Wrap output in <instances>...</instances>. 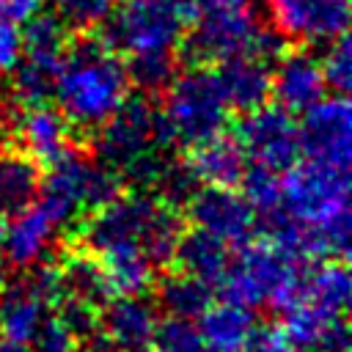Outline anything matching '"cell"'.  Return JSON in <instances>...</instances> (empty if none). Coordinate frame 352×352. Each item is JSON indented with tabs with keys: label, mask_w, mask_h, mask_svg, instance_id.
<instances>
[{
	"label": "cell",
	"mask_w": 352,
	"mask_h": 352,
	"mask_svg": "<svg viewBox=\"0 0 352 352\" xmlns=\"http://www.w3.org/2000/svg\"><path fill=\"white\" fill-rule=\"evenodd\" d=\"M283 333L297 349L311 352H349V327L341 314H327L316 305L300 302L286 311Z\"/></svg>",
	"instance_id": "ac0fdd59"
},
{
	"label": "cell",
	"mask_w": 352,
	"mask_h": 352,
	"mask_svg": "<svg viewBox=\"0 0 352 352\" xmlns=\"http://www.w3.org/2000/svg\"><path fill=\"white\" fill-rule=\"evenodd\" d=\"M242 195L256 212V217H264L267 223L280 214V179L275 170H267L261 165L245 168L242 173Z\"/></svg>",
	"instance_id": "f1b7e54d"
},
{
	"label": "cell",
	"mask_w": 352,
	"mask_h": 352,
	"mask_svg": "<svg viewBox=\"0 0 352 352\" xmlns=\"http://www.w3.org/2000/svg\"><path fill=\"white\" fill-rule=\"evenodd\" d=\"M85 352H118L107 338H91L88 341V349Z\"/></svg>",
	"instance_id": "60d3db41"
},
{
	"label": "cell",
	"mask_w": 352,
	"mask_h": 352,
	"mask_svg": "<svg viewBox=\"0 0 352 352\" xmlns=\"http://www.w3.org/2000/svg\"><path fill=\"white\" fill-rule=\"evenodd\" d=\"M270 16L283 38L330 44L346 33L349 0H270Z\"/></svg>",
	"instance_id": "7c38bea8"
},
{
	"label": "cell",
	"mask_w": 352,
	"mask_h": 352,
	"mask_svg": "<svg viewBox=\"0 0 352 352\" xmlns=\"http://www.w3.org/2000/svg\"><path fill=\"white\" fill-rule=\"evenodd\" d=\"M129 74L116 50L99 38H80L63 52L52 96L72 126L99 129L129 96Z\"/></svg>",
	"instance_id": "6da1fadb"
},
{
	"label": "cell",
	"mask_w": 352,
	"mask_h": 352,
	"mask_svg": "<svg viewBox=\"0 0 352 352\" xmlns=\"http://www.w3.org/2000/svg\"><path fill=\"white\" fill-rule=\"evenodd\" d=\"M52 305L30 286V280H16L0 289V336L3 341L30 344Z\"/></svg>",
	"instance_id": "ffe728a7"
},
{
	"label": "cell",
	"mask_w": 352,
	"mask_h": 352,
	"mask_svg": "<svg viewBox=\"0 0 352 352\" xmlns=\"http://www.w3.org/2000/svg\"><path fill=\"white\" fill-rule=\"evenodd\" d=\"M22 58V30L11 19H0V74H11Z\"/></svg>",
	"instance_id": "74e56055"
},
{
	"label": "cell",
	"mask_w": 352,
	"mask_h": 352,
	"mask_svg": "<svg viewBox=\"0 0 352 352\" xmlns=\"http://www.w3.org/2000/svg\"><path fill=\"white\" fill-rule=\"evenodd\" d=\"M157 300L170 316L198 319L212 305V283H206L190 272H176L160 283Z\"/></svg>",
	"instance_id": "4316f807"
},
{
	"label": "cell",
	"mask_w": 352,
	"mask_h": 352,
	"mask_svg": "<svg viewBox=\"0 0 352 352\" xmlns=\"http://www.w3.org/2000/svg\"><path fill=\"white\" fill-rule=\"evenodd\" d=\"M60 319L72 327V333L77 336V338H85V336H91L94 333V327H96V322H99V316H96V305H91V302H82V300H77V297H63L60 302Z\"/></svg>",
	"instance_id": "d590c367"
},
{
	"label": "cell",
	"mask_w": 352,
	"mask_h": 352,
	"mask_svg": "<svg viewBox=\"0 0 352 352\" xmlns=\"http://www.w3.org/2000/svg\"><path fill=\"white\" fill-rule=\"evenodd\" d=\"M0 352H30L25 344H14V341H3L0 344Z\"/></svg>",
	"instance_id": "b9f144b4"
},
{
	"label": "cell",
	"mask_w": 352,
	"mask_h": 352,
	"mask_svg": "<svg viewBox=\"0 0 352 352\" xmlns=\"http://www.w3.org/2000/svg\"><path fill=\"white\" fill-rule=\"evenodd\" d=\"M60 275H63L66 297H77V300L91 302V305L110 297V289H107V280H104V272H102L99 261L85 256V253L72 256L60 267Z\"/></svg>",
	"instance_id": "83f0119b"
},
{
	"label": "cell",
	"mask_w": 352,
	"mask_h": 352,
	"mask_svg": "<svg viewBox=\"0 0 352 352\" xmlns=\"http://www.w3.org/2000/svg\"><path fill=\"white\" fill-rule=\"evenodd\" d=\"M228 118V104L220 94L214 72L190 69L168 82L165 107L160 110L165 143L195 146L220 135Z\"/></svg>",
	"instance_id": "5b68a950"
},
{
	"label": "cell",
	"mask_w": 352,
	"mask_h": 352,
	"mask_svg": "<svg viewBox=\"0 0 352 352\" xmlns=\"http://www.w3.org/2000/svg\"><path fill=\"white\" fill-rule=\"evenodd\" d=\"M236 143L256 165L267 170H289L300 157L297 121L280 104H258L242 113L236 124Z\"/></svg>",
	"instance_id": "30bf717a"
},
{
	"label": "cell",
	"mask_w": 352,
	"mask_h": 352,
	"mask_svg": "<svg viewBox=\"0 0 352 352\" xmlns=\"http://www.w3.org/2000/svg\"><path fill=\"white\" fill-rule=\"evenodd\" d=\"M41 187L38 162L25 151H0V217L30 206Z\"/></svg>",
	"instance_id": "603a6c76"
},
{
	"label": "cell",
	"mask_w": 352,
	"mask_h": 352,
	"mask_svg": "<svg viewBox=\"0 0 352 352\" xmlns=\"http://www.w3.org/2000/svg\"><path fill=\"white\" fill-rule=\"evenodd\" d=\"M151 352H212L192 319L170 316L168 322H160L154 349Z\"/></svg>",
	"instance_id": "4dcf8cb0"
},
{
	"label": "cell",
	"mask_w": 352,
	"mask_h": 352,
	"mask_svg": "<svg viewBox=\"0 0 352 352\" xmlns=\"http://www.w3.org/2000/svg\"><path fill=\"white\" fill-rule=\"evenodd\" d=\"M272 77V91L278 104L289 113H302L311 104H316L324 91V74H322V63L319 58H314L311 52H280Z\"/></svg>",
	"instance_id": "e0dca14e"
},
{
	"label": "cell",
	"mask_w": 352,
	"mask_h": 352,
	"mask_svg": "<svg viewBox=\"0 0 352 352\" xmlns=\"http://www.w3.org/2000/svg\"><path fill=\"white\" fill-rule=\"evenodd\" d=\"M170 3L182 11V16H192V14H195L206 0H170Z\"/></svg>",
	"instance_id": "ab89813d"
},
{
	"label": "cell",
	"mask_w": 352,
	"mask_h": 352,
	"mask_svg": "<svg viewBox=\"0 0 352 352\" xmlns=\"http://www.w3.org/2000/svg\"><path fill=\"white\" fill-rule=\"evenodd\" d=\"M280 214L308 231L319 256H346L349 168L294 162L280 179Z\"/></svg>",
	"instance_id": "7a4b0ae2"
},
{
	"label": "cell",
	"mask_w": 352,
	"mask_h": 352,
	"mask_svg": "<svg viewBox=\"0 0 352 352\" xmlns=\"http://www.w3.org/2000/svg\"><path fill=\"white\" fill-rule=\"evenodd\" d=\"M187 36V55L201 63H223L236 55H253L264 30L256 0H206Z\"/></svg>",
	"instance_id": "8992f818"
},
{
	"label": "cell",
	"mask_w": 352,
	"mask_h": 352,
	"mask_svg": "<svg viewBox=\"0 0 352 352\" xmlns=\"http://www.w3.org/2000/svg\"><path fill=\"white\" fill-rule=\"evenodd\" d=\"M66 223L44 204V201H33L30 206H25L22 212L11 214V220L6 223V236H3V258L11 267H33L38 264L47 250L52 248L58 231Z\"/></svg>",
	"instance_id": "5bb4252c"
},
{
	"label": "cell",
	"mask_w": 352,
	"mask_h": 352,
	"mask_svg": "<svg viewBox=\"0 0 352 352\" xmlns=\"http://www.w3.org/2000/svg\"><path fill=\"white\" fill-rule=\"evenodd\" d=\"M69 129L72 124L63 118V113L47 102L22 104V110L14 116V132L22 143V151L44 165H52L72 148Z\"/></svg>",
	"instance_id": "2e32d148"
},
{
	"label": "cell",
	"mask_w": 352,
	"mask_h": 352,
	"mask_svg": "<svg viewBox=\"0 0 352 352\" xmlns=\"http://www.w3.org/2000/svg\"><path fill=\"white\" fill-rule=\"evenodd\" d=\"M154 187H157V195H160L165 204L176 206V204H187V201H190V195L198 190V179L192 176V170H190L187 165L168 162Z\"/></svg>",
	"instance_id": "836d02e7"
},
{
	"label": "cell",
	"mask_w": 352,
	"mask_h": 352,
	"mask_svg": "<svg viewBox=\"0 0 352 352\" xmlns=\"http://www.w3.org/2000/svg\"><path fill=\"white\" fill-rule=\"evenodd\" d=\"M184 16L170 0H116L107 14L104 44L126 55L165 52L182 38Z\"/></svg>",
	"instance_id": "ba28073f"
},
{
	"label": "cell",
	"mask_w": 352,
	"mask_h": 352,
	"mask_svg": "<svg viewBox=\"0 0 352 352\" xmlns=\"http://www.w3.org/2000/svg\"><path fill=\"white\" fill-rule=\"evenodd\" d=\"M0 19H6V0H0Z\"/></svg>",
	"instance_id": "ee69618b"
},
{
	"label": "cell",
	"mask_w": 352,
	"mask_h": 352,
	"mask_svg": "<svg viewBox=\"0 0 352 352\" xmlns=\"http://www.w3.org/2000/svg\"><path fill=\"white\" fill-rule=\"evenodd\" d=\"M52 170L41 176L38 201H44L66 226L74 220L77 209H99L121 192V176L102 160H91L69 148L60 160L50 165Z\"/></svg>",
	"instance_id": "52a82bcc"
},
{
	"label": "cell",
	"mask_w": 352,
	"mask_h": 352,
	"mask_svg": "<svg viewBox=\"0 0 352 352\" xmlns=\"http://www.w3.org/2000/svg\"><path fill=\"white\" fill-rule=\"evenodd\" d=\"M55 16L72 28H94L107 19L116 0H50Z\"/></svg>",
	"instance_id": "d6a6232c"
},
{
	"label": "cell",
	"mask_w": 352,
	"mask_h": 352,
	"mask_svg": "<svg viewBox=\"0 0 352 352\" xmlns=\"http://www.w3.org/2000/svg\"><path fill=\"white\" fill-rule=\"evenodd\" d=\"M352 297V278L349 270L341 261H324L316 264L314 270H305L302 275V302L316 305L327 314H341L346 311Z\"/></svg>",
	"instance_id": "484cf974"
},
{
	"label": "cell",
	"mask_w": 352,
	"mask_h": 352,
	"mask_svg": "<svg viewBox=\"0 0 352 352\" xmlns=\"http://www.w3.org/2000/svg\"><path fill=\"white\" fill-rule=\"evenodd\" d=\"M96 261L104 272L107 289L116 297L124 294H143L154 280V264L151 258L138 248H107L96 253Z\"/></svg>",
	"instance_id": "d4e9b609"
},
{
	"label": "cell",
	"mask_w": 352,
	"mask_h": 352,
	"mask_svg": "<svg viewBox=\"0 0 352 352\" xmlns=\"http://www.w3.org/2000/svg\"><path fill=\"white\" fill-rule=\"evenodd\" d=\"M77 344L80 338L72 333V327L60 316H47L30 341L33 352H77Z\"/></svg>",
	"instance_id": "e575fe53"
},
{
	"label": "cell",
	"mask_w": 352,
	"mask_h": 352,
	"mask_svg": "<svg viewBox=\"0 0 352 352\" xmlns=\"http://www.w3.org/2000/svg\"><path fill=\"white\" fill-rule=\"evenodd\" d=\"M129 66H126V74H129V82L138 85L140 91H162L168 88V82L176 77V58H173V50H165V52H143V55H129Z\"/></svg>",
	"instance_id": "f546056e"
},
{
	"label": "cell",
	"mask_w": 352,
	"mask_h": 352,
	"mask_svg": "<svg viewBox=\"0 0 352 352\" xmlns=\"http://www.w3.org/2000/svg\"><path fill=\"white\" fill-rule=\"evenodd\" d=\"M190 162L187 168L192 170V176L204 184H214V187H231L242 179L245 173V151L239 148L236 138H226V135H212L195 146H190Z\"/></svg>",
	"instance_id": "44dd1931"
},
{
	"label": "cell",
	"mask_w": 352,
	"mask_h": 352,
	"mask_svg": "<svg viewBox=\"0 0 352 352\" xmlns=\"http://www.w3.org/2000/svg\"><path fill=\"white\" fill-rule=\"evenodd\" d=\"M214 77L228 110H239V113L264 104L272 91L270 66L256 55H236L223 60Z\"/></svg>",
	"instance_id": "d6986e66"
},
{
	"label": "cell",
	"mask_w": 352,
	"mask_h": 352,
	"mask_svg": "<svg viewBox=\"0 0 352 352\" xmlns=\"http://www.w3.org/2000/svg\"><path fill=\"white\" fill-rule=\"evenodd\" d=\"M38 11V0H6V19L22 25Z\"/></svg>",
	"instance_id": "f35d334b"
},
{
	"label": "cell",
	"mask_w": 352,
	"mask_h": 352,
	"mask_svg": "<svg viewBox=\"0 0 352 352\" xmlns=\"http://www.w3.org/2000/svg\"><path fill=\"white\" fill-rule=\"evenodd\" d=\"M319 63H322L327 88H333L336 94H346L352 85V50H349L346 33L327 44V52Z\"/></svg>",
	"instance_id": "1f68e13d"
},
{
	"label": "cell",
	"mask_w": 352,
	"mask_h": 352,
	"mask_svg": "<svg viewBox=\"0 0 352 352\" xmlns=\"http://www.w3.org/2000/svg\"><path fill=\"white\" fill-rule=\"evenodd\" d=\"M231 245H226L223 239L201 231V228H192V231H182L179 236V245H176V253L173 258L179 261L182 272H190L206 283H217L231 261Z\"/></svg>",
	"instance_id": "cb8c5ba5"
},
{
	"label": "cell",
	"mask_w": 352,
	"mask_h": 352,
	"mask_svg": "<svg viewBox=\"0 0 352 352\" xmlns=\"http://www.w3.org/2000/svg\"><path fill=\"white\" fill-rule=\"evenodd\" d=\"M245 352H311V349H297L280 324H264V327H256Z\"/></svg>",
	"instance_id": "8d00e7d4"
},
{
	"label": "cell",
	"mask_w": 352,
	"mask_h": 352,
	"mask_svg": "<svg viewBox=\"0 0 352 352\" xmlns=\"http://www.w3.org/2000/svg\"><path fill=\"white\" fill-rule=\"evenodd\" d=\"M3 236H6V217H0V245H3Z\"/></svg>",
	"instance_id": "7bdbcfd3"
},
{
	"label": "cell",
	"mask_w": 352,
	"mask_h": 352,
	"mask_svg": "<svg viewBox=\"0 0 352 352\" xmlns=\"http://www.w3.org/2000/svg\"><path fill=\"white\" fill-rule=\"evenodd\" d=\"M99 324L104 327V338L118 352H151L160 316L157 308L140 294H124L104 305Z\"/></svg>",
	"instance_id": "9a60e30c"
},
{
	"label": "cell",
	"mask_w": 352,
	"mask_h": 352,
	"mask_svg": "<svg viewBox=\"0 0 352 352\" xmlns=\"http://www.w3.org/2000/svg\"><path fill=\"white\" fill-rule=\"evenodd\" d=\"M300 154L311 162L349 168L352 157V107L344 94L330 99H319L308 110H302V121L297 124Z\"/></svg>",
	"instance_id": "8fae6325"
},
{
	"label": "cell",
	"mask_w": 352,
	"mask_h": 352,
	"mask_svg": "<svg viewBox=\"0 0 352 352\" xmlns=\"http://www.w3.org/2000/svg\"><path fill=\"white\" fill-rule=\"evenodd\" d=\"M160 143H165L160 110H154L146 99L126 96V102L99 126L96 157L121 176L140 157L157 151Z\"/></svg>",
	"instance_id": "9c48e42d"
},
{
	"label": "cell",
	"mask_w": 352,
	"mask_h": 352,
	"mask_svg": "<svg viewBox=\"0 0 352 352\" xmlns=\"http://www.w3.org/2000/svg\"><path fill=\"white\" fill-rule=\"evenodd\" d=\"M302 261L292 258L272 239H261L242 245V253L228 261L217 283L228 302L250 311L270 302L286 314L302 302Z\"/></svg>",
	"instance_id": "277c9868"
},
{
	"label": "cell",
	"mask_w": 352,
	"mask_h": 352,
	"mask_svg": "<svg viewBox=\"0 0 352 352\" xmlns=\"http://www.w3.org/2000/svg\"><path fill=\"white\" fill-rule=\"evenodd\" d=\"M190 217L195 228L223 239L226 245H248L256 231V212L245 201L242 192H234L231 187H214L195 190L187 201Z\"/></svg>",
	"instance_id": "4fadbf2b"
},
{
	"label": "cell",
	"mask_w": 352,
	"mask_h": 352,
	"mask_svg": "<svg viewBox=\"0 0 352 352\" xmlns=\"http://www.w3.org/2000/svg\"><path fill=\"white\" fill-rule=\"evenodd\" d=\"M198 330L212 352H245V346L256 330V319H253L250 308H242V305L226 300V302L209 305L201 314Z\"/></svg>",
	"instance_id": "7402d4cb"
},
{
	"label": "cell",
	"mask_w": 352,
	"mask_h": 352,
	"mask_svg": "<svg viewBox=\"0 0 352 352\" xmlns=\"http://www.w3.org/2000/svg\"><path fill=\"white\" fill-rule=\"evenodd\" d=\"M182 236V220L160 195L138 190L118 192L113 201L94 209L82 228L85 248L102 253L107 248H138L154 267L168 264Z\"/></svg>",
	"instance_id": "3957f363"
}]
</instances>
